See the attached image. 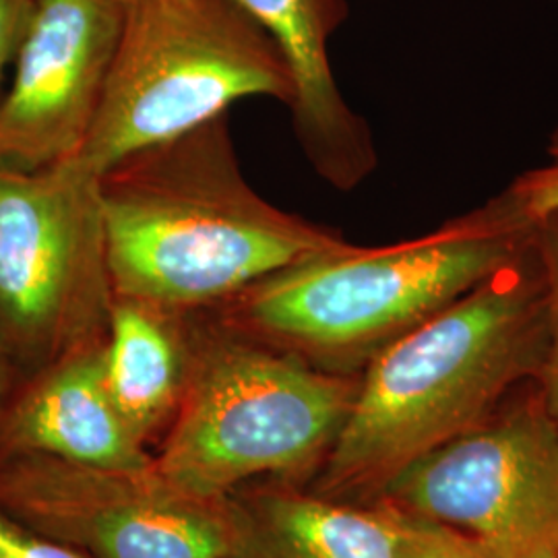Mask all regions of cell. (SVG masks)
<instances>
[{
	"label": "cell",
	"instance_id": "1",
	"mask_svg": "<svg viewBox=\"0 0 558 558\" xmlns=\"http://www.w3.org/2000/svg\"><path fill=\"white\" fill-rule=\"evenodd\" d=\"M546 283L534 239L360 373L359 393L308 490L371 505L416 459L500 410L546 356Z\"/></svg>",
	"mask_w": 558,
	"mask_h": 558
},
{
	"label": "cell",
	"instance_id": "2",
	"mask_svg": "<svg viewBox=\"0 0 558 558\" xmlns=\"http://www.w3.org/2000/svg\"><path fill=\"white\" fill-rule=\"evenodd\" d=\"M114 294L203 311L345 242L263 199L240 168L228 112L100 177Z\"/></svg>",
	"mask_w": 558,
	"mask_h": 558
},
{
	"label": "cell",
	"instance_id": "3",
	"mask_svg": "<svg viewBox=\"0 0 558 558\" xmlns=\"http://www.w3.org/2000/svg\"><path fill=\"white\" fill-rule=\"evenodd\" d=\"M534 221L509 191L387 246L350 240L203 308L223 329L333 375L360 373L530 248Z\"/></svg>",
	"mask_w": 558,
	"mask_h": 558
},
{
	"label": "cell",
	"instance_id": "4",
	"mask_svg": "<svg viewBox=\"0 0 558 558\" xmlns=\"http://www.w3.org/2000/svg\"><path fill=\"white\" fill-rule=\"evenodd\" d=\"M359 383L360 375L313 368L195 311L191 380L154 470L197 499H221L257 478L306 486L336 445Z\"/></svg>",
	"mask_w": 558,
	"mask_h": 558
},
{
	"label": "cell",
	"instance_id": "5",
	"mask_svg": "<svg viewBox=\"0 0 558 558\" xmlns=\"http://www.w3.org/2000/svg\"><path fill=\"white\" fill-rule=\"evenodd\" d=\"M244 98L290 108L294 80L278 44L236 2L126 0L96 119L73 158L101 177Z\"/></svg>",
	"mask_w": 558,
	"mask_h": 558
},
{
	"label": "cell",
	"instance_id": "6",
	"mask_svg": "<svg viewBox=\"0 0 558 558\" xmlns=\"http://www.w3.org/2000/svg\"><path fill=\"white\" fill-rule=\"evenodd\" d=\"M112 302L100 177L75 158L0 168V350L17 379L104 343Z\"/></svg>",
	"mask_w": 558,
	"mask_h": 558
},
{
	"label": "cell",
	"instance_id": "7",
	"mask_svg": "<svg viewBox=\"0 0 558 558\" xmlns=\"http://www.w3.org/2000/svg\"><path fill=\"white\" fill-rule=\"evenodd\" d=\"M375 502L493 558L558 555V424L539 389L410 463Z\"/></svg>",
	"mask_w": 558,
	"mask_h": 558
},
{
	"label": "cell",
	"instance_id": "8",
	"mask_svg": "<svg viewBox=\"0 0 558 558\" xmlns=\"http://www.w3.org/2000/svg\"><path fill=\"white\" fill-rule=\"evenodd\" d=\"M0 505L92 558H230L223 497L197 499L147 470L52 456L0 461Z\"/></svg>",
	"mask_w": 558,
	"mask_h": 558
},
{
	"label": "cell",
	"instance_id": "9",
	"mask_svg": "<svg viewBox=\"0 0 558 558\" xmlns=\"http://www.w3.org/2000/svg\"><path fill=\"white\" fill-rule=\"evenodd\" d=\"M126 0H40L0 98V168L73 158L96 119Z\"/></svg>",
	"mask_w": 558,
	"mask_h": 558
},
{
	"label": "cell",
	"instance_id": "10",
	"mask_svg": "<svg viewBox=\"0 0 558 558\" xmlns=\"http://www.w3.org/2000/svg\"><path fill=\"white\" fill-rule=\"evenodd\" d=\"M274 38L294 80L292 129L315 174L339 193L359 189L379 166L368 122L345 101L329 41L348 20L345 0H232Z\"/></svg>",
	"mask_w": 558,
	"mask_h": 558
},
{
	"label": "cell",
	"instance_id": "11",
	"mask_svg": "<svg viewBox=\"0 0 558 558\" xmlns=\"http://www.w3.org/2000/svg\"><path fill=\"white\" fill-rule=\"evenodd\" d=\"M106 341L17 380L0 405V461L52 456L98 468L147 470L154 456L119 418L104 385Z\"/></svg>",
	"mask_w": 558,
	"mask_h": 558
},
{
	"label": "cell",
	"instance_id": "12",
	"mask_svg": "<svg viewBox=\"0 0 558 558\" xmlns=\"http://www.w3.org/2000/svg\"><path fill=\"white\" fill-rule=\"evenodd\" d=\"M230 558H401L393 509L315 495L279 478L240 484L223 497Z\"/></svg>",
	"mask_w": 558,
	"mask_h": 558
},
{
	"label": "cell",
	"instance_id": "13",
	"mask_svg": "<svg viewBox=\"0 0 558 558\" xmlns=\"http://www.w3.org/2000/svg\"><path fill=\"white\" fill-rule=\"evenodd\" d=\"M195 354V311L114 294L104 385L126 430L158 449L179 414Z\"/></svg>",
	"mask_w": 558,
	"mask_h": 558
},
{
	"label": "cell",
	"instance_id": "14",
	"mask_svg": "<svg viewBox=\"0 0 558 558\" xmlns=\"http://www.w3.org/2000/svg\"><path fill=\"white\" fill-rule=\"evenodd\" d=\"M534 251L546 283V356L539 371L542 399L558 424V211L534 221Z\"/></svg>",
	"mask_w": 558,
	"mask_h": 558
},
{
	"label": "cell",
	"instance_id": "15",
	"mask_svg": "<svg viewBox=\"0 0 558 558\" xmlns=\"http://www.w3.org/2000/svg\"><path fill=\"white\" fill-rule=\"evenodd\" d=\"M519 209L532 221L542 220L558 211V120L546 147V161L521 172L507 186Z\"/></svg>",
	"mask_w": 558,
	"mask_h": 558
},
{
	"label": "cell",
	"instance_id": "16",
	"mask_svg": "<svg viewBox=\"0 0 558 558\" xmlns=\"http://www.w3.org/2000/svg\"><path fill=\"white\" fill-rule=\"evenodd\" d=\"M398 515L403 523L401 558H493L445 527Z\"/></svg>",
	"mask_w": 558,
	"mask_h": 558
},
{
	"label": "cell",
	"instance_id": "17",
	"mask_svg": "<svg viewBox=\"0 0 558 558\" xmlns=\"http://www.w3.org/2000/svg\"><path fill=\"white\" fill-rule=\"evenodd\" d=\"M0 558H92L13 518L0 505Z\"/></svg>",
	"mask_w": 558,
	"mask_h": 558
},
{
	"label": "cell",
	"instance_id": "18",
	"mask_svg": "<svg viewBox=\"0 0 558 558\" xmlns=\"http://www.w3.org/2000/svg\"><path fill=\"white\" fill-rule=\"evenodd\" d=\"M38 4L40 0H0V89L7 69L15 64Z\"/></svg>",
	"mask_w": 558,
	"mask_h": 558
},
{
	"label": "cell",
	"instance_id": "19",
	"mask_svg": "<svg viewBox=\"0 0 558 558\" xmlns=\"http://www.w3.org/2000/svg\"><path fill=\"white\" fill-rule=\"evenodd\" d=\"M17 380L20 379H17L13 366L9 364V360L4 359V354L0 350V405L4 403V399L9 398V393L15 389Z\"/></svg>",
	"mask_w": 558,
	"mask_h": 558
},
{
	"label": "cell",
	"instance_id": "20",
	"mask_svg": "<svg viewBox=\"0 0 558 558\" xmlns=\"http://www.w3.org/2000/svg\"><path fill=\"white\" fill-rule=\"evenodd\" d=\"M548 558H558V555H555V557H548Z\"/></svg>",
	"mask_w": 558,
	"mask_h": 558
}]
</instances>
